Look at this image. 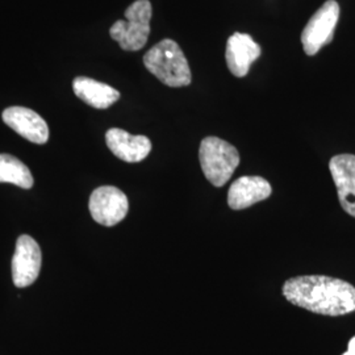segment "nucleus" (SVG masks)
I'll return each mask as SVG.
<instances>
[{"label":"nucleus","instance_id":"2eb2a0df","mask_svg":"<svg viewBox=\"0 0 355 355\" xmlns=\"http://www.w3.org/2000/svg\"><path fill=\"white\" fill-rule=\"evenodd\" d=\"M343 355H355V336L350 340L349 346H347V352Z\"/></svg>","mask_w":355,"mask_h":355},{"label":"nucleus","instance_id":"9b49d317","mask_svg":"<svg viewBox=\"0 0 355 355\" xmlns=\"http://www.w3.org/2000/svg\"><path fill=\"white\" fill-rule=\"evenodd\" d=\"M105 142L119 159L129 164L144 161L152 152V142L146 136H133L119 128L105 133Z\"/></svg>","mask_w":355,"mask_h":355},{"label":"nucleus","instance_id":"f03ea898","mask_svg":"<svg viewBox=\"0 0 355 355\" xmlns=\"http://www.w3.org/2000/svg\"><path fill=\"white\" fill-rule=\"evenodd\" d=\"M145 67L168 87H186L192 80L190 64L174 40L165 38L144 55Z\"/></svg>","mask_w":355,"mask_h":355},{"label":"nucleus","instance_id":"423d86ee","mask_svg":"<svg viewBox=\"0 0 355 355\" xmlns=\"http://www.w3.org/2000/svg\"><path fill=\"white\" fill-rule=\"evenodd\" d=\"M89 214L104 227H114L128 215L129 202L127 195L114 186H103L89 196Z\"/></svg>","mask_w":355,"mask_h":355},{"label":"nucleus","instance_id":"20e7f679","mask_svg":"<svg viewBox=\"0 0 355 355\" xmlns=\"http://www.w3.org/2000/svg\"><path fill=\"white\" fill-rule=\"evenodd\" d=\"M152 3L149 0H136L125 10L127 20H117L110 29V35L117 41L123 51L142 49L150 35Z\"/></svg>","mask_w":355,"mask_h":355},{"label":"nucleus","instance_id":"0eeeda50","mask_svg":"<svg viewBox=\"0 0 355 355\" xmlns=\"http://www.w3.org/2000/svg\"><path fill=\"white\" fill-rule=\"evenodd\" d=\"M42 263V254L31 236L23 234L17 239L12 258V280L16 287L23 288L33 284L38 278Z\"/></svg>","mask_w":355,"mask_h":355},{"label":"nucleus","instance_id":"4468645a","mask_svg":"<svg viewBox=\"0 0 355 355\" xmlns=\"http://www.w3.org/2000/svg\"><path fill=\"white\" fill-rule=\"evenodd\" d=\"M0 183H12L29 190L33 187V177L20 159L10 154H0Z\"/></svg>","mask_w":355,"mask_h":355},{"label":"nucleus","instance_id":"f257e3e1","mask_svg":"<svg viewBox=\"0 0 355 355\" xmlns=\"http://www.w3.org/2000/svg\"><path fill=\"white\" fill-rule=\"evenodd\" d=\"M283 295L291 304L324 316H343L355 311V287L325 275H305L287 280Z\"/></svg>","mask_w":355,"mask_h":355},{"label":"nucleus","instance_id":"6e6552de","mask_svg":"<svg viewBox=\"0 0 355 355\" xmlns=\"http://www.w3.org/2000/svg\"><path fill=\"white\" fill-rule=\"evenodd\" d=\"M3 121L17 135L33 144L44 145L49 140L46 121L35 111L26 107H10L1 114Z\"/></svg>","mask_w":355,"mask_h":355},{"label":"nucleus","instance_id":"f8f14e48","mask_svg":"<svg viewBox=\"0 0 355 355\" xmlns=\"http://www.w3.org/2000/svg\"><path fill=\"white\" fill-rule=\"evenodd\" d=\"M272 192L271 184L262 177H241L233 182L228 192L229 207L241 211L266 200Z\"/></svg>","mask_w":355,"mask_h":355},{"label":"nucleus","instance_id":"ddd939ff","mask_svg":"<svg viewBox=\"0 0 355 355\" xmlns=\"http://www.w3.org/2000/svg\"><path fill=\"white\" fill-rule=\"evenodd\" d=\"M73 89L82 102L98 110H105L120 99V92L117 89L87 76L76 78Z\"/></svg>","mask_w":355,"mask_h":355},{"label":"nucleus","instance_id":"7ed1b4c3","mask_svg":"<svg viewBox=\"0 0 355 355\" xmlns=\"http://www.w3.org/2000/svg\"><path fill=\"white\" fill-rule=\"evenodd\" d=\"M199 161L207 180L215 187H223L240 165V154L227 141L209 136L200 144Z\"/></svg>","mask_w":355,"mask_h":355},{"label":"nucleus","instance_id":"1a4fd4ad","mask_svg":"<svg viewBox=\"0 0 355 355\" xmlns=\"http://www.w3.org/2000/svg\"><path fill=\"white\" fill-rule=\"evenodd\" d=\"M329 168L343 211L355 217V155H334L330 159Z\"/></svg>","mask_w":355,"mask_h":355},{"label":"nucleus","instance_id":"9d476101","mask_svg":"<svg viewBox=\"0 0 355 355\" xmlns=\"http://www.w3.org/2000/svg\"><path fill=\"white\" fill-rule=\"evenodd\" d=\"M262 49L250 35L234 33L228 38L225 58L230 73L237 78L248 76L250 66L261 57Z\"/></svg>","mask_w":355,"mask_h":355},{"label":"nucleus","instance_id":"39448f33","mask_svg":"<svg viewBox=\"0 0 355 355\" xmlns=\"http://www.w3.org/2000/svg\"><path fill=\"white\" fill-rule=\"evenodd\" d=\"M340 19V6L336 0L325 1L311 17L302 33V44L306 55L318 54L331 42Z\"/></svg>","mask_w":355,"mask_h":355}]
</instances>
